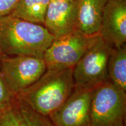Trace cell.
Wrapping results in <instances>:
<instances>
[{"label": "cell", "mask_w": 126, "mask_h": 126, "mask_svg": "<svg viewBox=\"0 0 126 126\" xmlns=\"http://www.w3.org/2000/svg\"><path fill=\"white\" fill-rule=\"evenodd\" d=\"M54 39L42 25L11 15L0 18V50L4 56L43 58Z\"/></svg>", "instance_id": "1"}, {"label": "cell", "mask_w": 126, "mask_h": 126, "mask_svg": "<svg viewBox=\"0 0 126 126\" xmlns=\"http://www.w3.org/2000/svg\"><path fill=\"white\" fill-rule=\"evenodd\" d=\"M74 89L73 68L47 69L37 81L16 96L48 117L64 103Z\"/></svg>", "instance_id": "2"}, {"label": "cell", "mask_w": 126, "mask_h": 126, "mask_svg": "<svg viewBox=\"0 0 126 126\" xmlns=\"http://www.w3.org/2000/svg\"><path fill=\"white\" fill-rule=\"evenodd\" d=\"M100 38L99 33L88 34L77 29L54 38L43 54L47 69L73 68Z\"/></svg>", "instance_id": "3"}, {"label": "cell", "mask_w": 126, "mask_h": 126, "mask_svg": "<svg viewBox=\"0 0 126 126\" xmlns=\"http://www.w3.org/2000/svg\"><path fill=\"white\" fill-rule=\"evenodd\" d=\"M126 91L109 80L94 88L91 106V126H113L124 122Z\"/></svg>", "instance_id": "4"}, {"label": "cell", "mask_w": 126, "mask_h": 126, "mask_svg": "<svg viewBox=\"0 0 126 126\" xmlns=\"http://www.w3.org/2000/svg\"><path fill=\"white\" fill-rule=\"evenodd\" d=\"M46 70L43 58L35 56H4L0 60V70L15 96L37 81Z\"/></svg>", "instance_id": "5"}, {"label": "cell", "mask_w": 126, "mask_h": 126, "mask_svg": "<svg viewBox=\"0 0 126 126\" xmlns=\"http://www.w3.org/2000/svg\"><path fill=\"white\" fill-rule=\"evenodd\" d=\"M113 47L100 37L73 68L74 88H94L109 80L107 65Z\"/></svg>", "instance_id": "6"}, {"label": "cell", "mask_w": 126, "mask_h": 126, "mask_svg": "<svg viewBox=\"0 0 126 126\" xmlns=\"http://www.w3.org/2000/svg\"><path fill=\"white\" fill-rule=\"evenodd\" d=\"M94 88H74L57 109L48 116L53 126H91Z\"/></svg>", "instance_id": "7"}, {"label": "cell", "mask_w": 126, "mask_h": 126, "mask_svg": "<svg viewBox=\"0 0 126 126\" xmlns=\"http://www.w3.org/2000/svg\"><path fill=\"white\" fill-rule=\"evenodd\" d=\"M99 34L113 48L126 43V0H109L103 16Z\"/></svg>", "instance_id": "8"}, {"label": "cell", "mask_w": 126, "mask_h": 126, "mask_svg": "<svg viewBox=\"0 0 126 126\" xmlns=\"http://www.w3.org/2000/svg\"><path fill=\"white\" fill-rule=\"evenodd\" d=\"M77 0L50 1L43 26L54 37H60L76 30Z\"/></svg>", "instance_id": "9"}, {"label": "cell", "mask_w": 126, "mask_h": 126, "mask_svg": "<svg viewBox=\"0 0 126 126\" xmlns=\"http://www.w3.org/2000/svg\"><path fill=\"white\" fill-rule=\"evenodd\" d=\"M0 126H53L48 117L33 109L16 96L0 110Z\"/></svg>", "instance_id": "10"}, {"label": "cell", "mask_w": 126, "mask_h": 126, "mask_svg": "<svg viewBox=\"0 0 126 126\" xmlns=\"http://www.w3.org/2000/svg\"><path fill=\"white\" fill-rule=\"evenodd\" d=\"M109 0H77L76 29L88 34L99 33Z\"/></svg>", "instance_id": "11"}, {"label": "cell", "mask_w": 126, "mask_h": 126, "mask_svg": "<svg viewBox=\"0 0 126 126\" xmlns=\"http://www.w3.org/2000/svg\"><path fill=\"white\" fill-rule=\"evenodd\" d=\"M51 0H19L12 12L14 16L43 25Z\"/></svg>", "instance_id": "12"}, {"label": "cell", "mask_w": 126, "mask_h": 126, "mask_svg": "<svg viewBox=\"0 0 126 126\" xmlns=\"http://www.w3.org/2000/svg\"><path fill=\"white\" fill-rule=\"evenodd\" d=\"M108 79L126 91V45L113 48L107 65Z\"/></svg>", "instance_id": "13"}, {"label": "cell", "mask_w": 126, "mask_h": 126, "mask_svg": "<svg viewBox=\"0 0 126 126\" xmlns=\"http://www.w3.org/2000/svg\"><path fill=\"white\" fill-rule=\"evenodd\" d=\"M15 97L16 96L9 89L0 70V108H3L9 105Z\"/></svg>", "instance_id": "14"}, {"label": "cell", "mask_w": 126, "mask_h": 126, "mask_svg": "<svg viewBox=\"0 0 126 126\" xmlns=\"http://www.w3.org/2000/svg\"><path fill=\"white\" fill-rule=\"evenodd\" d=\"M19 0H0V18L12 14Z\"/></svg>", "instance_id": "15"}, {"label": "cell", "mask_w": 126, "mask_h": 126, "mask_svg": "<svg viewBox=\"0 0 126 126\" xmlns=\"http://www.w3.org/2000/svg\"><path fill=\"white\" fill-rule=\"evenodd\" d=\"M113 126H124V122H120L118 123H117V124H116Z\"/></svg>", "instance_id": "16"}, {"label": "cell", "mask_w": 126, "mask_h": 126, "mask_svg": "<svg viewBox=\"0 0 126 126\" xmlns=\"http://www.w3.org/2000/svg\"><path fill=\"white\" fill-rule=\"evenodd\" d=\"M51 1H75V0H51Z\"/></svg>", "instance_id": "17"}, {"label": "cell", "mask_w": 126, "mask_h": 126, "mask_svg": "<svg viewBox=\"0 0 126 126\" xmlns=\"http://www.w3.org/2000/svg\"><path fill=\"white\" fill-rule=\"evenodd\" d=\"M4 56V55H3L2 53H1V50H0V60H1V59H2V58Z\"/></svg>", "instance_id": "18"}, {"label": "cell", "mask_w": 126, "mask_h": 126, "mask_svg": "<svg viewBox=\"0 0 126 126\" xmlns=\"http://www.w3.org/2000/svg\"><path fill=\"white\" fill-rule=\"evenodd\" d=\"M1 109H2V108H0V110H1Z\"/></svg>", "instance_id": "19"}]
</instances>
